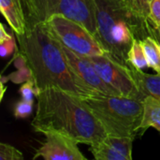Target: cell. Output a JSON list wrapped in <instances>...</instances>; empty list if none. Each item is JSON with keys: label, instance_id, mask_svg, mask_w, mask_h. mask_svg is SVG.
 <instances>
[{"label": "cell", "instance_id": "obj_1", "mask_svg": "<svg viewBox=\"0 0 160 160\" xmlns=\"http://www.w3.org/2000/svg\"><path fill=\"white\" fill-rule=\"evenodd\" d=\"M36 98V113L31 122L36 132L55 131L88 145L107 136L82 98L56 87L40 89Z\"/></svg>", "mask_w": 160, "mask_h": 160}, {"label": "cell", "instance_id": "obj_2", "mask_svg": "<svg viewBox=\"0 0 160 160\" xmlns=\"http://www.w3.org/2000/svg\"><path fill=\"white\" fill-rule=\"evenodd\" d=\"M19 51L26 58L38 90L56 87L79 98L95 95L85 88L69 67L62 45L43 22L28 26L23 35H15Z\"/></svg>", "mask_w": 160, "mask_h": 160}, {"label": "cell", "instance_id": "obj_3", "mask_svg": "<svg viewBox=\"0 0 160 160\" xmlns=\"http://www.w3.org/2000/svg\"><path fill=\"white\" fill-rule=\"evenodd\" d=\"M96 38L106 53L115 61L129 66L128 53L135 38L143 39L146 33L125 0H95Z\"/></svg>", "mask_w": 160, "mask_h": 160}, {"label": "cell", "instance_id": "obj_4", "mask_svg": "<svg viewBox=\"0 0 160 160\" xmlns=\"http://www.w3.org/2000/svg\"><path fill=\"white\" fill-rule=\"evenodd\" d=\"M82 100L102 124L107 134L133 139L139 135L143 116L142 100L104 94H95Z\"/></svg>", "mask_w": 160, "mask_h": 160}, {"label": "cell", "instance_id": "obj_5", "mask_svg": "<svg viewBox=\"0 0 160 160\" xmlns=\"http://www.w3.org/2000/svg\"><path fill=\"white\" fill-rule=\"evenodd\" d=\"M23 5L28 26L59 14L81 23L96 38L95 0H23Z\"/></svg>", "mask_w": 160, "mask_h": 160}, {"label": "cell", "instance_id": "obj_6", "mask_svg": "<svg viewBox=\"0 0 160 160\" xmlns=\"http://www.w3.org/2000/svg\"><path fill=\"white\" fill-rule=\"evenodd\" d=\"M43 23L62 46L75 53L83 56L106 53L100 43L83 25L69 18L56 14Z\"/></svg>", "mask_w": 160, "mask_h": 160}, {"label": "cell", "instance_id": "obj_7", "mask_svg": "<svg viewBox=\"0 0 160 160\" xmlns=\"http://www.w3.org/2000/svg\"><path fill=\"white\" fill-rule=\"evenodd\" d=\"M89 58L102 80L119 96L137 98L142 101L144 99L129 66L115 61L107 53L89 56Z\"/></svg>", "mask_w": 160, "mask_h": 160}, {"label": "cell", "instance_id": "obj_8", "mask_svg": "<svg viewBox=\"0 0 160 160\" xmlns=\"http://www.w3.org/2000/svg\"><path fill=\"white\" fill-rule=\"evenodd\" d=\"M62 47L69 67L77 76L78 80L85 88H87L94 94L119 96L114 89L109 86L102 80L89 56L80 55L64 46Z\"/></svg>", "mask_w": 160, "mask_h": 160}, {"label": "cell", "instance_id": "obj_9", "mask_svg": "<svg viewBox=\"0 0 160 160\" xmlns=\"http://www.w3.org/2000/svg\"><path fill=\"white\" fill-rule=\"evenodd\" d=\"M45 142L38 149L33 159L45 160H86L87 158L80 151L78 144L72 138L55 131H46Z\"/></svg>", "mask_w": 160, "mask_h": 160}, {"label": "cell", "instance_id": "obj_10", "mask_svg": "<svg viewBox=\"0 0 160 160\" xmlns=\"http://www.w3.org/2000/svg\"><path fill=\"white\" fill-rule=\"evenodd\" d=\"M135 139L107 134L103 139L90 144V152L97 160H131Z\"/></svg>", "mask_w": 160, "mask_h": 160}, {"label": "cell", "instance_id": "obj_11", "mask_svg": "<svg viewBox=\"0 0 160 160\" xmlns=\"http://www.w3.org/2000/svg\"><path fill=\"white\" fill-rule=\"evenodd\" d=\"M0 10L15 35L26 32L28 23L23 0H0Z\"/></svg>", "mask_w": 160, "mask_h": 160}, {"label": "cell", "instance_id": "obj_12", "mask_svg": "<svg viewBox=\"0 0 160 160\" xmlns=\"http://www.w3.org/2000/svg\"><path fill=\"white\" fill-rule=\"evenodd\" d=\"M143 116L140 126L139 135H142L149 128H156L160 133V100L147 96L143 100Z\"/></svg>", "mask_w": 160, "mask_h": 160}, {"label": "cell", "instance_id": "obj_13", "mask_svg": "<svg viewBox=\"0 0 160 160\" xmlns=\"http://www.w3.org/2000/svg\"><path fill=\"white\" fill-rule=\"evenodd\" d=\"M131 68L132 75L142 94L144 98L147 96H152L160 100V75L148 74L142 71V69H137L132 66Z\"/></svg>", "mask_w": 160, "mask_h": 160}, {"label": "cell", "instance_id": "obj_14", "mask_svg": "<svg viewBox=\"0 0 160 160\" xmlns=\"http://www.w3.org/2000/svg\"><path fill=\"white\" fill-rule=\"evenodd\" d=\"M142 43L147 58L148 67L160 75V44L150 36L142 39Z\"/></svg>", "mask_w": 160, "mask_h": 160}, {"label": "cell", "instance_id": "obj_15", "mask_svg": "<svg viewBox=\"0 0 160 160\" xmlns=\"http://www.w3.org/2000/svg\"><path fill=\"white\" fill-rule=\"evenodd\" d=\"M14 65L18 70L7 76V81L10 80L15 83H23L27 81L33 80L32 72L28 67L26 58L20 52V51H17L16 56L14 57Z\"/></svg>", "mask_w": 160, "mask_h": 160}, {"label": "cell", "instance_id": "obj_16", "mask_svg": "<svg viewBox=\"0 0 160 160\" xmlns=\"http://www.w3.org/2000/svg\"><path fill=\"white\" fill-rule=\"evenodd\" d=\"M152 2L153 0H129V8L134 17L143 26L147 37V26L149 24L150 7Z\"/></svg>", "mask_w": 160, "mask_h": 160}, {"label": "cell", "instance_id": "obj_17", "mask_svg": "<svg viewBox=\"0 0 160 160\" xmlns=\"http://www.w3.org/2000/svg\"><path fill=\"white\" fill-rule=\"evenodd\" d=\"M128 62L129 66L137 69H143L148 67L147 58L142 47V39L135 38L132 42L131 48L128 53Z\"/></svg>", "mask_w": 160, "mask_h": 160}, {"label": "cell", "instance_id": "obj_18", "mask_svg": "<svg viewBox=\"0 0 160 160\" xmlns=\"http://www.w3.org/2000/svg\"><path fill=\"white\" fill-rule=\"evenodd\" d=\"M16 48V42L12 35L8 34L3 23L0 24V52L2 57L10 55Z\"/></svg>", "mask_w": 160, "mask_h": 160}, {"label": "cell", "instance_id": "obj_19", "mask_svg": "<svg viewBox=\"0 0 160 160\" xmlns=\"http://www.w3.org/2000/svg\"><path fill=\"white\" fill-rule=\"evenodd\" d=\"M34 107V100H19L14 106V117L17 119L27 118L31 115Z\"/></svg>", "mask_w": 160, "mask_h": 160}, {"label": "cell", "instance_id": "obj_20", "mask_svg": "<svg viewBox=\"0 0 160 160\" xmlns=\"http://www.w3.org/2000/svg\"><path fill=\"white\" fill-rule=\"evenodd\" d=\"M23 156L21 151L12 145L0 143V160H22Z\"/></svg>", "mask_w": 160, "mask_h": 160}, {"label": "cell", "instance_id": "obj_21", "mask_svg": "<svg viewBox=\"0 0 160 160\" xmlns=\"http://www.w3.org/2000/svg\"><path fill=\"white\" fill-rule=\"evenodd\" d=\"M38 92V89L37 88L35 82L33 80H30L22 83L19 89L21 98L22 99H24V100H34V98L37 96Z\"/></svg>", "mask_w": 160, "mask_h": 160}, {"label": "cell", "instance_id": "obj_22", "mask_svg": "<svg viewBox=\"0 0 160 160\" xmlns=\"http://www.w3.org/2000/svg\"><path fill=\"white\" fill-rule=\"evenodd\" d=\"M149 23L160 26V0H153L150 7Z\"/></svg>", "mask_w": 160, "mask_h": 160}, {"label": "cell", "instance_id": "obj_23", "mask_svg": "<svg viewBox=\"0 0 160 160\" xmlns=\"http://www.w3.org/2000/svg\"><path fill=\"white\" fill-rule=\"evenodd\" d=\"M147 33H148V36L154 38L160 44V26H155L149 23L147 26Z\"/></svg>", "mask_w": 160, "mask_h": 160}, {"label": "cell", "instance_id": "obj_24", "mask_svg": "<svg viewBox=\"0 0 160 160\" xmlns=\"http://www.w3.org/2000/svg\"><path fill=\"white\" fill-rule=\"evenodd\" d=\"M125 1H126V2H127V3L128 4V6H129V0H125Z\"/></svg>", "mask_w": 160, "mask_h": 160}]
</instances>
